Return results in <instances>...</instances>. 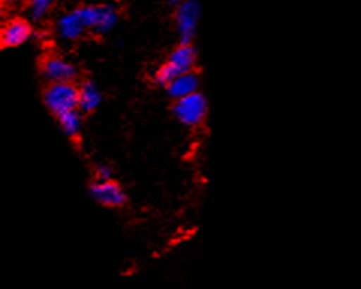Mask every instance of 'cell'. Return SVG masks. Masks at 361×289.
Wrapping results in <instances>:
<instances>
[{
    "instance_id": "3",
    "label": "cell",
    "mask_w": 361,
    "mask_h": 289,
    "mask_svg": "<svg viewBox=\"0 0 361 289\" xmlns=\"http://www.w3.org/2000/svg\"><path fill=\"white\" fill-rule=\"evenodd\" d=\"M208 113V102L200 92L191 94L185 98L176 99L173 104V115L187 127H197Z\"/></svg>"
},
{
    "instance_id": "8",
    "label": "cell",
    "mask_w": 361,
    "mask_h": 289,
    "mask_svg": "<svg viewBox=\"0 0 361 289\" xmlns=\"http://www.w3.org/2000/svg\"><path fill=\"white\" fill-rule=\"evenodd\" d=\"M30 35L32 27L27 21L23 18H14L8 21L2 32H0V42H2V47L5 49L18 47L21 44H25Z\"/></svg>"
},
{
    "instance_id": "14",
    "label": "cell",
    "mask_w": 361,
    "mask_h": 289,
    "mask_svg": "<svg viewBox=\"0 0 361 289\" xmlns=\"http://www.w3.org/2000/svg\"><path fill=\"white\" fill-rule=\"evenodd\" d=\"M97 181H111V169L106 164H99L97 168Z\"/></svg>"
},
{
    "instance_id": "10",
    "label": "cell",
    "mask_w": 361,
    "mask_h": 289,
    "mask_svg": "<svg viewBox=\"0 0 361 289\" xmlns=\"http://www.w3.org/2000/svg\"><path fill=\"white\" fill-rule=\"evenodd\" d=\"M166 89H167V94L171 95L176 102V99L185 98L191 94L199 92L197 91V89H199V77L195 71L183 74V75L176 77L175 80L169 83L166 86Z\"/></svg>"
},
{
    "instance_id": "16",
    "label": "cell",
    "mask_w": 361,
    "mask_h": 289,
    "mask_svg": "<svg viewBox=\"0 0 361 289\" xmlns=\"http://www.w3.org/2000/svg\"><path fill=\"white\" fill-rule=\"evenodd\" d=\"M6 4H17V2H20V0H5Z\"/></svg>"
},
{
    "instance_id": "15",
    "label": "cell",
    "mask_w": 361,
    "mask_h": 289,
    "mask_svg": "<svg viewBox=\"0 0 361 289\" xmlns=\"http://www.w3.org/2000/svg\"><path fill=\"white\" fill-rule=\"evenodd\" d=\"M167 2L171 4V5H173V6H176V8H178L180 4L184 2V0H167Z\"/></svg>"
},
{
    "instance_id": "12",
    "label": "cell",
    "mask_w": 361,
    "mask_h": 289,
    "mask_svg": "<svg viewBox=\"0 0 361 289\" xmlns=\"http://www.w3.org/2000/svg\"><path fill=\"white\" fill-rule=\"evenodd\" d=\"M58 119H59L61 128L63 130V133L68 137L74 139V137L78 136V133H80V128H82V118H80V113H78L77 110L63 113Z\"/></svg>"
},
{
    "instance_id": "1",
    "label": "cell",
    "mask_w": 361,
    "mask_h": 289,
    "mask_svg": "<svg viewBox=\"0 0 361 289\" xmlns=\"http://www.w3.org/2000/svg\"><path fill=\"white\" fill-rule=\"evenodd\" d=\"M196 59V49L191 46V44H188V46L179 44V47L171 53V56H169L166 63H163L155 73V82L158 85L167 86L172 80H175L176 77L193 71Z\"/></svg>"
},
{
    "instance_id": "13",
    "label": "cell",
    "mask_w": 361,
    "mask_h": 289,
    "mask_svg": "<svg viewBox=\"0 0 361 289\" xmlns=\"http://www.w3.org/2000/svg\"><path fill=\"white\" fill-rule=\"evenodd\" d=\"M53 4V0H29V6H30V16L33 20H41L47 11L50 9Z\"/></svg>"
},
{
    "instance_id": "9",
    "label": "cell",
    "mask_w": 361,
    "mask_h": 289,
    "mask_svg": "<svg viewBox=\"0 0 361 289\" xmlns=\"http://www.w3.org/2000/svg\"><path fill=\"white\" fill-rule=\"evenodd\" d=\"M85 30L86 26L83 23L80 13H78V8L71 11V13L62 16L58 20V23H56V32H58V35L65 41H74L77 38H80Z\"/></svg>"
},
{
    "instance_id": "6",
    "label": "cell",
    "mask_w": 361,
    "mask_h": 289,
    "mask_svg": "<svg viewBox=\"0 0 361 289\" xmlns=\"http://www.w3.org/2000/svg\"><path fill=\"white\" fill-rule=\"evenodd\" d=\"M42 75L51 85L54 83H73L77 77V68L63 58L49 56L42 62Z\"/></svg>"
},
{
    "instance_id": "2",
    "label": "cell",
    "mask_w": 361,
    "mask_h": 289,
    "mask_svg": "<svg viewBox=\"0 0 361 289\" xmlns=\"http://www.w3.org/2000/svg\"><path fill=\"white\" fill-rule=\"evenodd\" d=\"M44 103L54 116L73 112L80 103V91L73 83H54L44 92Z\"/></svg>"
},
{
    "instance_id": "4",
    "label": "cell",
    "mask_w": 361,
    "mask_h": 289,
    "mask_svg": "<svg viewBox=\"0 0 361 289\" xmlns=\"http://www.w3.org/2000/svg\"><path fill=\"white\" fill-rule=\"evenodd\" d=\"M200 16L202 8L197 0H184V2L176 8L175 21L179 35V44L188 46V44H191V41L195 39Z\"/></svg>"
},
{
    "instance_id": "11",
    "label": "cell",
    "mask_w": 361,
    "mask_h": 289,
    "mask_svg": "<svg viewBox=\"0 0 361 289\" xmlns=\"http://www.w3.org/2000/svg\"><path fill=\"white\" fill-rule=\"evenodd\" d=\"M78 91H80V103H78V109H80L82 112L90 113L94 112L95 109H98L103 97H101L99 89L94 82H85Z\"/></svg>"
},
{
    "instance_id": "5",
    "label": "cell",
    "mask_w": 361,
    "mask_h": 289,
    "mask_svg": "<svg viewBox=\"0 0 361 289\" xmlns=\"http://www.w3.org/2000/svg\"><path fill=\"white\" fill-rule=\"evenodd\" d=\"M86 29L107 33L118 23V9L113 5H87L78 8Z\"/></svg>"
},
{
    "instance_id": "7",
    "label": "cell",
    "mask_w": 361,
    "mask_h": 289,
    "mask_svg": "<svg viewBox=\"0 0 361 289\" xmlns=\"http://www.w3.org/2000/svg\"><path fill=\"white\" fill-rule=\"evenodd\" d=\"M89 195L95 202L110 208L122 207L127 201V196L119 184L113 181H95L89 187Z\"/></svg>"
}]
</instances>
